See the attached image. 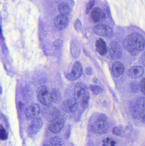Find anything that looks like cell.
I'll return each instance as SVG.
<instances>
[{
    "label": "cell",
    "mask_w": 145,
    "mask_h": 146,
    "mask_svg": "<svg viewBox=\"0 0 145 146\" xmlns=\"http://www.w3.org/2000/svg\"><path fill=\"white\" fill-rule=\"evenodd\" d=\"M68 22L69 20L66 16L60 15L54 19V25L57 29L63 30L66 27Z\"/></svg>",
    "instance_id": "15"
},
{
    "label": "cell",
    "mask_w": 145,
    "mask_h": 146,
    "mask_svg": "<svg viewBox=\"0 0 145 146\" xmlns=\"http://www.w3.org/2000/svg\"><path fill=\"white\" fill-rule=\"evenodd\" d=\"M144 38L138 33H132L124 39L123 48L133 55L135 56L143 51L145 48Z\"/></svg>",
    "instance_id": "1"
},
{
    "label": "cell",
    "mask_w": 145,
    "mask_h": 146,
    "mask_svg": "<svg viewBox=\"0 0 145 146\" xmlns=\"http://www.w3.org/2000/svg\"><path fill=\"white\" fill-rule=\"evenodd\" d=\"M145 78H143V80L140 82V91L144 94H145Z\"/></svg>",
    "instance_id": "29"
},
{
    "label": "cell",
    "mask_w": 145,
    "mask_h": 146,
    "mask_svg": "<svg viewBox=\"0 0 145 146\" xmlns=\"http://www.w3.org/2000/svg\"><path fill=\"white\" fill-rule=\"evenodd\" d=\"M82 74V67L79 62H76L72 68L70 72L66 73L65 76L68 80L75 81L79 79Z\"/></svg>",
    "instance_id": "7"
},
{
    "label": "cell",
    "mask_w": 145,
    "mask_h": 146,
    "mask_svg": "<svg viewBox=\"0 0 145 146\" xmlns=\"http://www.w3.org/2000/svg\"><path fill=\"white\" fill-rule=\"evenodd\" d=\"M74 98L83 108H87L90 100V94L87 86L83 83H77L75 86Z\"/></svg>",
    "instance_id": "3"
},
{
    "label": "cell",
    "mask_w": 145,
    "mask_h": 146,
    "mask_svg": "<svg viewBox=\"0 0 145 146\" xmlns=\"http://www.w3.org/2000/svg\"><path fill=\"white\" fill-rule=\"evenodd\" d=\"M93 82H94V83H97L98 81V79H97L96 77H94V78L93 79Z\"/></svg>",
    "instance_id": "32"
},
{
    "label": "cell",
    "mask_w": 145,
    "mask_h": 146,
    "mask_svg": "<svg viewBox=\"0 0 145 146\" xmlns=\"http://www.w3.org/2000/svg\"><path fill=\"white\" fill-rule=\"evenodd\" d=\"M45 106L43 110L42 113L46 120L52 122L59 118L60 112L57 108L51 105Z\"/></svg>",
    "instance_id": "6"
},
{
    "label": "cell",
    "mask_w": 145,
    "mask_h": 146,
    "mask_svg": "<svg viewBox=\"0 0 145 146\" xmlns=\"http://www.w3.org/2000/svg\"><path fill=\"white\" fill-rule=\"evenodd\" d=\"M43 146H49V145H44Z\"/></svg>",
    "instance_id": "33"
},
{
    "label": "cell",
    "mask_w": 145,
    "mask_h": 146,
    "mask_svg": "<svg viewBox=\"0 0 145 146\" xmlns=\"http://www.w3.org/2000/svg\"><path fill=\"white\" fill-rule=\"evenodd\" d=\"M94 3H95L94 0H89V2L87 4V7H86V13L87 14H88L90 12V10L92 9V8L94 5Z\"/></svg>",
    "instance_id": "26"
},
{
    "label": "cell",
    "mask_w": 145,
    "mask_h": 146,
    "mask_svg": "<svg viewBox=\"0 0 145 146\" xmlns=\"http://www.w3.org/2000/svg\"><path fill=\"white\" fill-rule=\"evenodd\" d=\"M65 122L63 119H58L52 122L49 125V130L53 133H58L62 130L64 126Z\"/></svg>",
    "instance_id": "16"
},
{
    "label": "cell",
    "mask_w": 145,
    "mask_h": 146,
    "mask_svg": "<svg viewBox=\"0 0 145 146\" xmlns=\"http://www.w3.org/2000/svg\"><path fill=\"white\" fill-rule=\"evenodd\" d=\"M52 101L54 103L58 102L61 99L60 92L57 89H54L50 91Z\"/></svg>",
    "instance_id": "21"
},
{
    "label": "cell",
    "mask_w": 145,
    "mask_h": 146,
    "mask_svg": "<svg viewBox=\"0 0 145 146\" xmlns=\"http://www.w3.org/2000/svg\"><path fill=\"white\" fill-rule=\"evenodd\" d=\"M89 89L94 94L98 95L100 94L103 92V89L99 86L92 85L89 86Z\"/></svg>",
    "instance_id": "22"
},
{
    "label": "cell",
    "mask_w": 145,
    "mask_h": 146,
    "mask_svg": "<svg viewBox=\"0 0 145 146\" xmlns=\"http://www.w3.org/2000/svg\"><path fill=\"white\" fill-rule=\"evenodd\" d=\"M97 52L101 56H105L107 53L106 43L102 38H100L95 43Z\"/></svg>",
    "instance_id": "18"
},
{
    "label": "cell",
    "mask_w": 145,
    "mask_h": 146,
    "mask_svg": "<svg viewBox=\"0 0 145 146\" xmlns=\"http://www.w3.org/2000/svg\"><path fill=\"white\" fill-rule=\"evenodd\" d=\"M41 111L40 106L37 104H32L27 107L25 113L26 116L28 119H34L37 117Z\"/></svg>",
    "instance_id": "10"
},
{
    "label": "cell",
    "mask_w": 145,
    "mask_h": 146,
    "mask_svg": "<svg viewBox=\"0 0 145 146\" xmlns=\"http://www.w3.org/2000/svg\"><path fill=\"white\" fill-rule=\"evenodd\" d=\"M37 97L39 102L45 106L51 105L52 103L50 90L45 86L38 88Z\"/></svg>",
    "instance_id": "5"
},
{
    "label": "cell",
    "mask_w": 145,
    "mask_h": 146,
    "mask_svg": "<svg viewBox=\"0 0 145 146\" xmlns=\"http://www.w3.org/2000/svg\"><path fill=\"white\" fill-rule=\"evenodd\" d=\"M50 143L52 146H62V140L57 136L52 137L50 140Z\"/></svg>",
    "instance_id": "23"
},
{
    "label": "cell",
    "mask_w": 145,
    "mask_h": 146,
    "mask_svg": "<svg viewBox=\"0 0 145 146\" xmlns=\"http://www.w3.org/2000/svg\"><path fill=\"white\" fill-rule=\"evenodd\" d=\"M94 32L96 35L105 37L112 38L113 36L112 29L106 25H98L94 27Z\"/></svg>",
    "instance_id": "8"
},
{
    "label": "cell",
    "mask_w": 145,
    "mask_h": 146,
    "mask_svg": "<svg viewBox=\"0 0 145 146\" xmlns=\"http://www.w3.org/2000/svg\"><path fill=\"white\" fill-rule=\"evenodd\" d=\"M112 133L115 135L120 136L122 133V129L121 127H116L112 129Z\"/></svg>",
    "instance_id": "27"
},
{
    "label": "cell",
    "mask_w": 145,
    "mask_h": 146,
    "mask_svg": "<svg viewBox=\"0 0 145 146\" xmlns=\"http://www.w3.org/2000/svg\"><path fill=\"white\" fill-rule=\"evenodd\" d=\"M80 52L81 48L78 43L75 41L72 42L71 44V52L72 56L75 58H77L80 56Z\"/></svg>",
    "instance_id": "19"
},
{
    "label": "cell",
    "mask_w": 145,
    "mask_h": 146,
    "mask_svg": "<svg viewBox=\"0 0 145 146\" xmlns=\"http://www.w3.org/2000/svg\"><path fill=\"white\" fill-rule=\"evenodd\" d=\"M8 138V134L5 128L2 125H0V139L6 140Z\"/></svg>",
    "instance_id": "24"
},
{
    "label": "cell",
    "mask_w": 145,
    "mask_h": 146,
    "mask_svg": "<svg viewBox=\"0 0 145 146\" xmlns=\"http://www.w3.org/2000/svg\"><path fill=\"white\" fill-rule=\"evenodd\" d=\"M78 106L79 104L74 98L68 99L63 103L62 109L67 113H73L77 110Z\"/></svg>",
    "instance_id": "9"
},
{
    "label": "cell",
    "mask_w": 145,
    "mask_h": 146,
    "mask_svg": "<svg viewBox=\"0 0 145 146\" xmlns=\"http://www.w3.org/2000/svg\"><path fill=\"white\" fill-rule=\"evenodd\" d=\"M116 142L114 140L107 138L104 140L102 146H115Z\"/></svg>",
    "instance_id": "25"
},
{
    "label": "cell",
    "mask_w": 145,
    "mask_h": 146,
    "mask_svg": "<svg viewBox=\"0 0 145 146\" xmlns=\"http://www.w3.org/2000/svg\"><path fill=\"white\" fill-rule=\"evenodd\" d=\"M58 9L61 15L66 16L69 14L70 10L68 4L65 2L62 3L59 5Z\"/></svg>",
    "instance_id": "20"
},
{
    "label": "cell",
    "mask_w": 145,
    "mask_h": 146,
    "mask_svg": "<svg viewBox=\"0 0 145 146\" xmlns=\"http://www.w3.org/2000/svg\"><path fill=\"white\" fill-rule=\"evenodd\" d=\"M86 73L88 75H91L93 74V69L90 67L87 68L86 69Z\"/></svg>",
    "instance_id": "30"
},
{
    "label": "cell",
    "mask_w": 145,
    "mask_h": 146,
    "mask_svg": "<svg viewBox=\"0 0 145 146\" xmlns=\"http://www.w3.org/2000/svg\"><path fill=\"white\" fill-rule=\"evenodd\" d=\"M43 126V121L41 118L33 119L28 128V133L30 135H33L37 133Z\"/></svg>",
    "instance_id": "11"
},
{
    "label": "cell",
    "mask_w": 145,
    "mask_h": 146,
    "mask_svg": "<svg viewBox=\"0 0 145 146\" xmlns=\"http://www.w3.org/2000/svg\"><path fill=\"white\" fill-rule=\"evenodd\" d=\"M74 27L76 31H81L82 28L81 23L79 19H77L74 24Z\"/></svg>",
    "instance_id": "28"
},
{
    "label": "cell",
    "mask_w": 145,
    "mask_h": 146,
    "mask_svg": "<svg viewBox=\"0 0 145 146\" xmlns=\"http://www.w3.org/2000/svg\"><path fill=\"white\" fill-rule=\"evenodd\" d=\"M0 32H1V28H0Z\"/></svg>",
    "instance_id": "34"
},
{
    "label": "cell",
    "mask_w": 145,
    "mask_h": 146,
    "mask_svg": "<svg viewBox=\"0 0 145 146\" xmlns=\"http://www.w3.org/2000/svg\"><path fill=\"white\" fill-rule=\"evenodd\" d=\"M145 101L144 97H139L134 99L130 102V112L132 115L135 119L145 117Z\"/></svg>",
    "instance_id": "4"
},
{
    "label": "cell",
    "mask_w": 145,
    "mask_h": 146,
    "mask_svg": "<svg viewBox=\"0 0 145 146\" xmlns=\"http://www.w3.org/2000/svg\"><path fill=\"white\" fill-rule=\"evenodd\" d=\"M124 71L123 64L119 61L114 62L112 68V72L113 76L115 77H119L123 74Z\"/></svg>",
    "instance_id": "17"
},
{
    "label": "cell",
    "mask_w": 145,
    "mask_h": 146,
    "mask_svg": "<svg viewBox=\"0 0 145 146\" xmlns=\"http://www.w3.org/2000/svg\"><path fill=\"white\" fill-rule=\"evenodd\" d=\"M91 18L95 23L104 20L106 18V14L104 11L99 8H94L91 12Z\"/></svg>",
    "instance_id": "14"
},
{
    "label": "cell",
    "mask_w": 145,
    "mask_h": 146,
    "mask_svg": "<svg viewBox=\"0 0 145 146\" xmlns=\"http://www.w3.org/2000/svg\"><path fill=\"white\" fill-rule=\"evenodd\" d=\"M89 125L93 132L99 134L106 133L110 129L108 117L103 113L93 114L90 117Z\"/></svg>",
    "instance_id": "2"
},
{
    "label": "cell",
    "mask_w": 145,
    "mask_h": 146,
    "mask_svg": "<svg viewBox=\"0 0 145 146\" xmlns=\"http://www.w3.org/2000/svg\"><path fill=\"white\" fill-rule=\"evenodd\" d=\"M62 42L60 40H57L54 43V45L56 47H59L62 44Z\"/></svg>",
    "instance_id": "31"
},
{
    "label": "cell",
    "mask_w": 145,
    "mask_h": 146,
    "mask_svg": "<svg viewBox=\"0 0 145 146\" xmlns=\"http://www.w3.org/2000/svg\"><path fill=\"white\" fill-rule=\"evenodd\" d=\"M110 54L113 59H118L121 58L122 54V50L119 44L116 42L111 43L110 46Z\"/></svg>",
    "instance_id": "12"
},
{
    "label": "cell",
    "mask_w": 145,
    "mask_h": 146,
    "mask_svg": "<svg viewBox=\"0 0 145 146\" xmlns=\"http://www.w3.org/2000/svg\"><path fill=\"white\" fill-rule=\"evenodd\" d=\"M144 73V69L141 66L133 67L128 72V75L130 78L138 79L140 78Z\"/></svg>",
    "instance_id": "13"
}]
</instances>
